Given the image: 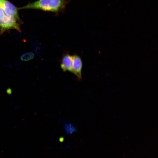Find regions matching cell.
Here are the masks:
<instances>
[{"label":"cell","mask_w":158,"mask_h":158,"mask_svg":"<svg viewBox=\"0 0 158 158\" xmlns=\"http://www.w3.org/2000/svg\"><path fill=\"white\" fill-rule=\"evenodd\" d=\"M61 67L64 71H68L73 73L72 56L68 54L64 55L62 59Z\"/></svg>","instance_id":"5"},{"label":"cell","mask_w":158,"mask_h":158,"mask_svg":"<svg viewBox=\"0 0 158 158\" xmlns=\"http://www.w3.org/2000/svg\"><path fill=\"white\" fill-rule=\"evenodd\" d=\"M4 0H0V6H1Z\"/></svg>","instance_id":"9"},{"label":"cell","mask_w":158,"mask_h":158,"mask_svg":"<svg viewBox=\"0 0 158 158\" xmlns=\"http://www.w3.org/2000/svg\"><path fill=\"white\" fill-rule=\"evenodd\" d=\"M64 128L66 133L68 134H71L77 130L76 126L70 122L66 123L64 125Z\"/></svg>","instance_id":"6"},{"label":"cell","mask_w":158,"mask_h":158,"mask_svg":"<svg viewBox=\"0 0 158 158\" xmlns=\"http://www.w3.org/2000/svg\"><path fill=\"white\" fill-rule=\"evenodd\" d=\"M1 6L5 14L13 17L19 20L18 8L12 4L7 0H4Z\"/></svg>","instance_id":"3"},{"label":"cell","mask_w":158,"mask_h":158,"mask_svg":"<svg viewBox=\"0 0 158 158\" xmlns=\"http://www.w3.org/2000/svg\"><path fill=\"white\" fill-rule=\"evenodd\" d=\"M73 73L75 75L79 81L82 80L81 71L82 62L80 57L77 55L72 56Z\"/></svg>","instance_id":"4"},{"label":"cell","mask_w":158,"mask_h":158,"mask_svg":"<svg viewBox=\"0 0 158 158\" xmlns=\"http://www.w3.org/2000/svg\"><path fill=\"white\" fill-rule=\"evenodd\" d=\"M68 2L69 0H38L18 9H37L57 14L64 11Z\"/></svg>","instance_id":"1"},{"label":"cell","mask_w":158,"mask_h":158,"mask_svg":"<svg viewBox=\"0 0 158 158\" xmlns=\"http://www.w3.org/2000/svg\"><path fill=\"white\" fill-rule=\"evenodd\" d=\"M5 14L1 6H0V19L2 18L5 15Z\"/></svg>","instance_id":"8"},{"label":"cell","mask_w":158,"mask_h":158,"mask_svg":"<svg viewBox=\"0 0 158 158\" xmlns=\"http://www.w3.org/2000/svg\"><path fill=\"white\" fill-rule=\"evenodd\" d=\"M34 56V54L32 52L27 53L23 54L20 57V59L23 61H28L32 59Z\"/></svg>","instance_id":"7"},{"label":"cell","mask_w":158,"mask_h":158,"mask_svg":"<svg viewBox=\"0 0 158 158\" xmlns=\"http://www.w3.org/2000/svg\"><path fill=\"white\" fill-rule=\"evenodd\" d=\"M18 20L13 17L5 14L3 17L0 19V33H2L8 30L11 29L20 31V25L18 23Z\"/></svg>","instance_id":"2"}]
</instances>
